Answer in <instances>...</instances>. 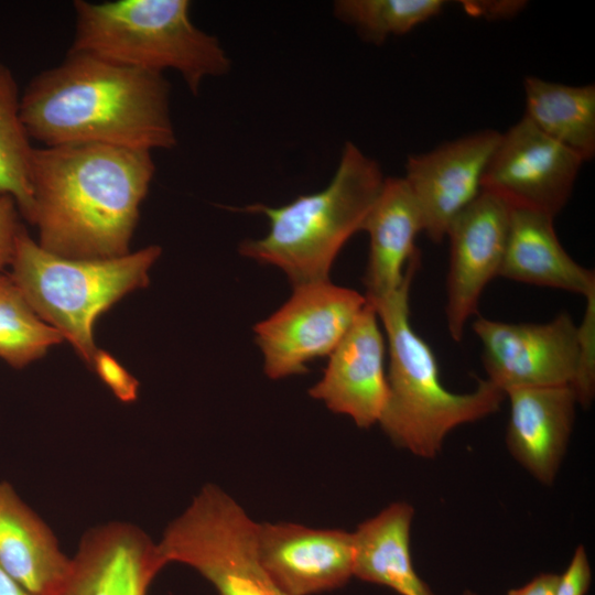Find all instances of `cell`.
I'll return each mask as SVG.
<instances>
[{"label": "cell", "mask_w": 595, "mask_h": 595, "mask_svg": "<svg viewBox=\"0 0 595 595\" xmlns=\"http://www.w3.org/2000/svg\"><path fill=\"white\" fill-rule=\"evenodd\" d=\"M0 595H34L15 581L0 565Z\"/></svg>", "instance_id": "cell-31"}, {"label": "cell", "mask_w": 595, "mask_h": 595, "mask_svg": "<svg viewBox=\"0 0 595 595\" xmlns=\"http://www.w3.org/2000/svg\"><path fill=\"white\" fill-rule=\"evenodd\" d=\"M506 397L510 401L508 451L537 480L552 485L573 430L574 390L570 385L515 388Z\"/></svg>", "instance_id": "cell-16"}, {"label": "cell", "mask_w": 595, "mask_h": 595, "mask_svg": "<svg viewBox=\"0 0 595 595\" xmlns=\"http://www.w3.org/2000/svg\"><path fill=\"white\" fill-rule=\"evenodd\" d=\"M385 178L380 164L347 141L323 190L282 206L253 204L242 208L263 214L269 231L262 238L242 241L239 252L281 269L293 286L329 280L337 255L363 230Z\"/></svg>", "instance_id": "cell-4"}, {"label": "cell", "mask_w": 595, "mask_h": 595, "mask_svg": "<svg viewBox=\"0 0 595 595\" xmlns=\"http://www.w3.org/2000/svg\"><path fill=\"white\" fill-rule=\"evenodd\" d=\"M258 523L225 491L205 485L156 543L166 564H186L218 595H288L258 553Z\"/></svg>", "instance_id": "cell-7"}, {"label": "cell", "mask_w": 595, "mask_h": 595, "mask_svg": "<svg viewBox=\"0 0 595 595\" xmlns=\"http://www.w3.org/2000/svg\"><path fill=\"white\" fill-rule=\"evenodd\" d=\"M20 216L14 198L0 195V272L12 262L17 240L23 228Z\"/></svg>", "instance_id": "cell-27"}, {"label": "cell", "mask_w": 595, "mask_h": 595, "mask_svg": "<svg viewBox=\"0 0 595 595\" xmlns=\"http://www.w3.org/2000/svg\"><path fill=\"white\" fill-rule=\"evenodd\" d=\"M151 153L93 143L33 148L28 221L39 246L71 259L129 253L155 174Z\"/></svg>", "instance_id": "cell-1"}, {"label": "cell", "mask_w": 595, "mask_h": 595, "mask_svg": "<svg viewBox=\"0 0 595 595\" xmlns=\"http://www.w3.org/2000/svg\"><path fill=\"white\" fill-rule=\"evenodd\" d=\"M262 565L288 595H314L354 576L353 533L290 522L258 523Z\"/></svg>", "instance_id": "cell-13"}, {"label": "cell", "mask_w": 595, "mask_h": 595, "mask_svg": "<svg viewBox=\"0 0 595 595\" xmlns=\"http://www.w3.org/2000/svg\"><path fill=\"white\" fill-rule=\"evenodd\" d=\"M162 253L151 245L111 259H71L42 249L23 227L10 264L11 278L36 313L90 366L99 349L97 318L127 294L148 286Z\"/></svg>", "instance_id": "cell-6"}, {"label": "cell", "mask_w": 595, "mask_h": 595, "mask_svg": "<svg viewBox=\"0 0 595 595\" xmlns=\"http://www.w3.org/2000/svg\"><path fill=\"white\" fill-rule=\"evenodd\" d=\"M21 94L11 69L0 61V195L14 198L21 216L32 210L30 160L33 151L21 119Z\"/></svg>", "instance_id": "cell-22"}, {"label": "cell", "mask_w": 595, "mask_h": 595, "mask_svg": "<svg viewBox=\"0 0 595 595\" xmlns=\"http://www.w3.org/2000/svg\"><path fill=\"white\" fill-rule=\"evenodd\" d=\"M466 4H464L465 7V10L469 13H475V15H484V17H488V15H491L493 18H497V17H506V15H511L512 13L517 12L520 10V8L522 7V2H513V1H508V2H465Z\"/></svg>", "instance_id": "cell-30"}, {"label": "cell", "mask_w": 595, "mask_h": 595, "mask_svg": "<svg viewBox=\"0 0 595 595\" xmlns=\"http://www.w3.org/2000/svg\"><path fill=\"white\" fill-rule=\"evenodd\" d=\"M510 207L482 191L451 224L450 266L446 280L447 329L461 342L465 325L477 313L479 299L496 277L506 248Z\"/></svg>", "instance_id": "cell-12"}, {"label": "cell", "mask_w": 595, "mask_h": 595, "mask_svg": "<svg viewBox=\"0 0 595 595\" xmlns=\"http://www.w3.org/2000/svg\"><path fill=\"white\" fill-rule=\"evenodd\" d=\"M414 509L393 502L353 532L354 576L400 595H434L416 574L410 553Z\"/></svg>", "instance_id": "cell-20"}, {"label": "cell", "mask_w": 595, "mask_h": 595, "mask_svg": "<svg viewBox=\"0 0 595 595\" xmlns=\"http://www.w3.org/2000/svg\"><path fill=\"white\" fill-rule=\"evenodd\" d=\"M69 51L163 74L173 69L193 95L208 77L226 75L231 62L219 40L191 20L187 0H76Z\"/></svg>", "instance_id": "cell-5"}, {"label": "cell", "mask_w": 595, "mask_h": 595, "mask_svg": "<svg viewBox=\"0 0 595 595\" xmlns=\"http://www.w3.org/2000/svg\"><path fill=\"white\" fill-rule=\"evenodd\" d=\"M473 329L483 345L487 380L505 393L515 388L573 383L580 358V332L569 313L543 324L479 316Z\"/></svg>", "instance_id": "cell-10"}, {"label": "cell", "mask_w": 595, "mask_h": 595, "mask_svg": "<svg viewBox=\"0 0 595 595\" xmlns=\"http://www.w3.org/2000/svg\"><path fill=\"white\" fill-rule=\"evenodd\" d=\"M72 559L60 549L50 527L0 482V565L34 595H58Z\"/></svg>", "instance_id": "cell-17"}, {"label": "cell", "mask_w": 595, "mask_h": 595, "mask_svg": "<svg viewBox=\"0 0 595 595\" xmlns=\"http://www.w3.org/2000/svg\"><path fill=\"white\" fill-rule=\"evenodd\" d=\"M419 266L420 252L409 261L398 290L366 298L383 326L389 353L388 397L378 423L397 446L434 458L453 429L495 413L506 393L487 379L468 393L443 386L432 348L410 323L409 292Z\"/></svg>", "instance_id": "cell-3"}, {"label": "cell", "mask_w": 595, "mask_h": 595, "mask_svg": "<svg viewBox=\"0 0 595 595\" xmlns=\"http://www.w3.org/2000/svg\"><path fill=\"white\" fill-rule=\"evenodd\" d=\"M560 575L541 573L526 585L510 589L507 595H554Z\"/></svg>", "instance_id": "cell-29"}, {"label": "cell", "mask_w": 595, "mask_h": 595, "mask_svg": "<svg viewBox=\"0 0 595 595\" xmlns=\"http://www.w3.org/2000/svg\"><path fill=\"white\" fill-rule=\"evenodd\" d=\"M366 303V295L329 280L293 286L291 298L253 327L266 375L307 372L309 363L331 355Z\"/></svg>", "instance_id": "cell-8"}, {"label": "cell", "mask_w": 595, "mask_h": 595, "mask_svg": "<svg viewBox=\"0 0 595 595\" xmlns=\"http://www.w3.org/2000/svg\"><path fill=\"white\" fill-rule=\"evenodd\" d=\"M63 340L36 315L11 275L0 272V359L21 369Z\"/></svg>", "instance_id": "cell-23"}, {"label": "cell", "mask_w": 595, "mask_h": 595, "mask_svg": "<svg viewBox=\"0 0 595 595\" xmlns=\"http://www.w3.org/2000/svg\"><path fill=\"white\" fill-rule=\"evenodd\" d=\"M587 307L580 332V358L575 379L571 385L577 403L587 408L595 392V293L586 298Z\"/></svg>", "instance_id": "cell-25"}, {"label": "cell", "mask_w": 595, "mask_h": 595, "mask_svg": "<svg viewBox=\"0 0 595 595\" xmlns=\"http://www.w3.org/2000/svg\"><path fill=\"white\" fill-rule=\"evenodd\" d=\"M462 595H476V594L473 593L472 591H465Z\"/></svg>", "instance_id": "cell-32"}, {"label": "cell", "mask_w": 595, "mask_h": 595, "mask_svg": "<svg viewBox=\"0 0 595 595\" xmlns=\"http://www.w3.org/2000/svg\"><path fill=\"white\" fill-rule=\"evenodd\" d=\"M591 566L585 548L578 545L567 569L560 575L554 595H585L591 585Z\"/></svg>", "instance_id": "cell-28"}, {"label": "cell", "mask_w": 595, "mask_h": 595, "mask_svg": "<svg viewBox=\"0 0 595 595\" xmlns=\"http://www.w3.org/2000/svg\"><path fill=\"white\" fill-rule=\"evenodd\" d=\"M499 138L498 131L485 129L408 156L403 178L433 242L444 240L452 221L480 194Z\"/></svg>", "instance_id": "cell-11"}, {"label": "cell", "mask_w": 595, "mask_h": 595, "mask_svg": "<svg viewBox=\"0 0 595 595\" xmlns=\"http://www.w3.org/2000/svg\"><path fill=\"white\" fill-rule=\"evenodd\" d=\"M90 367L119 401L131 403L138 399L139 381L110 354L98 349Z\"/></svg>", "instance_id": "cell-26"}, {"label": "cell", "mask_w": 595, "mask_h": 595, "mask_svg": "<svg viewBox=\"0 0 595 595\" xmlns=\"http://www.w3.org/2000/svg\"><path fill=\"white\" fill-rule=\"evenodd\" d=\"M21 119L42 147L106 144L152 152L176 134L163 74L68 51L21 94Z\"/></svg>", "instance_id": "cell-2"}, {"label": "cell", "mask_w": 595, "mask_h": 595, "mask_svg": "<svg viewBox=\"0 0 595 595\" xmlns=\"http://www.w3.org/2000/svg\"><path fill=\"white\" fill-rule=\"evenodd\" d=\"M583 163L523 116L500 133L482 178V191L510 208L555 217L569 201Z\"/></svg>", "instance_id": "cell-9"}, {"label": "cell", "mask_w": 595, "mask_h": 595, "mask_svg": "<svg viewBox=\"0 0 595 595\" xmlns=\"http://www.w3.org/2000/svg\"><path fill=\"white\" fill-rule=\"evenodd\" d=\"M444 7L442 0H338L333 11L364 41L380 45L389 36L407 34L439 15Z\"/></svg>", "instance_id": "cell-24"}, {"label": "cell", "mask_w": 595, "mask_h": 595, "mask_svg": "<svg viewBox=\"0 0 595 595\" xmlns=\"http://www.w3.org/2000/svg\"><path fill=\"white\" fill-rule=\"evenodd\" d=\"M386 344L374 305H366L328 356L323 377L310 390L339 414L348 415L359 428L378 423L388 397L385 370Z\"/></svg>", "instance_id": "cell-14"}, {"label": "cell", "mask_w": 595, "mask_h": 595, "mask_svg": "<svg viewBox=\"0 0 595 595\" xmlns=\"http://www.w3.org/2000/svg\"><path fill=\"white\" fill-rule=\"evenodd\" d=\"M363 230L369 236V256L364 275L366 296L377 299L398 290L423 231L421 213L403 177H386Z\"/></svg>", "instance_id": "cell-18"}, {"label": "cell", "mask_w": 595, "mask_h": 595, "mask_svg": "<svg viewBox=\"0 0 595 595\" xmlns=\"http://www.w3.org/2000/svg\"><path fill=\"white\" fill-rule=\"evenodd\" d=\"M164 566L156 543L142 529L111 521L82 537L58 595H148Z\"/></svg>", "instance_id": "cell-15"}, {"label": "cell", "mask_w": 595, "mask_h": 595, "mask_svg": "<svg viewBox=\"0 0 595 595\" xmlns=\"http://www.w3.org/2000/svg\"><path fill=\"white\" fill-rule=\"evenodd\" d=\"M553 219L543 213L510 208L499 277L587 298L595 293V273L569 256L556 236Z\"/></svg>", "instance_id": "cell-19"}, {"label": "cell", "mask_w": 595, "mask_h": 595, "mask_svg": "<svg viewBox=\"0 0 595 595\" xmlns=\"http://www.w3.org/2000/svg\"><path fill=\"white\" fill-rule=\"evenodd\" d=\"M527 117L584 162L595 155V85L571 86L536 76L523 79Z\"/></svg>", "instance_id": "cell-21"}]
</instances>
